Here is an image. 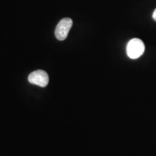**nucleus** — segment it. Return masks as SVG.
<instances>
[{"mask_svg": "<svg viewBox=\"0 0 156 156\" xmlns=\"http://www.w3.org/2000/svg\"><path fill=\"white\" fill-rule=\"evenodd\" d=\"M73 23L72 19L69 17H65L59 21L55 29V36L58 41H64L66 39L73 26Z\"/></svg>", "mask_w": 156, "mask_h": 156, "instance_id": "obj_2", "label": "nucleus"}, {"mask_svg": "<svg viewBox=\"0 0 156 156\" xmlns=\"http://www.w3.org/2000/svg\"><path fill=\"white\" fill-rule=\"evenodd\" d=\"M29 83L34 85L44 87L48 85L49 78L48 74L44 70H36L31 73L28 76Z\"/></svg>", "mask_w": 156, "mask_h": 156, "instance_id": "obj_3", "label": "nucleus"}, {"mask_svg": "<svg viewBox=\"0 0 156 156\" xmlns=\"http://www.w3.org/2000/svg\"><path fill=\"white\" fill-rule=\"evenodd\" d=\"M145 49V44L142 40L139 38H133L127 44L126 54L130 58L136 59L143 54Z\"/></svg>", "mask_w": 156, "mask_h": 156, "instance_id": "obj_1", "label": "nucleus"}, {"mask_svg": "<svg viewBox=\"0 0 156 156\" xmlns=\"http://www.w3.org/2000/svg\"><path fill=\"white\" fill-rule=\"evenodd\" d=\"M153 18L155 21H156V9L154 10L153 13Z\"/></svg>", "mask_w": 156, "mask_h": 156, "instance_id": "obj_4", "label": "nucleus"}]
</instances>
